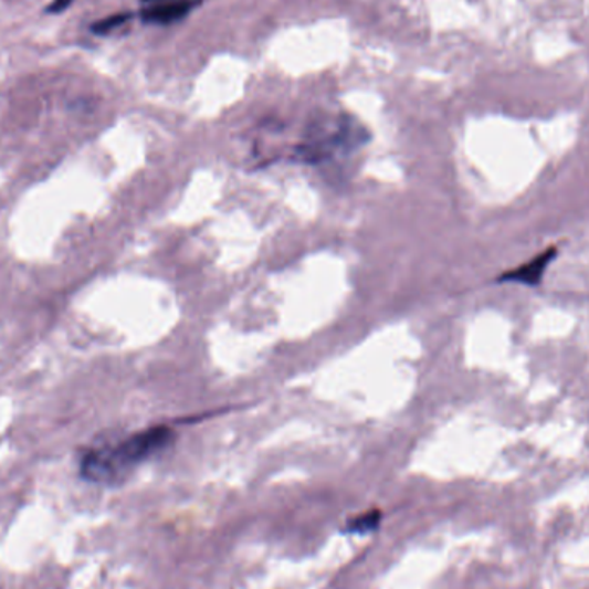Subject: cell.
I'll list each match as a JSON object with an SVG mask.
<instances>
[{"instance_id":"cell-1","label":"cell","mask_w":589,"mask_h":589,"mask_svg":"<svg viewBox=\"0 0 589 589\" xmlns=\"http://www.w3.org/2000/svg\"><path fill=\"white\" fill-rule=\"evenodd\" d=\"M172 438L175 433L168 425H154L149 430L132 434L117 445L91 450L82 456L80 474L88 483H114L132 469L168 449Z\"/></svg>"},{"instance_id":"cell-2","label":"cell","mask_w":589,"mask_h":589,"mask_svg":"<svg viewBox=\"0 0 589 589\" xmlns=\"http://www.w3.org/2000/svg\"><path fill=\"white\" fill-rule=\"evenodd\" d=\"M364 140H366V129L351 122L350 117H344L340 122H336L335 132L314 135L313 140L302 145L298 154L305 162H320L332 157L336 150L359 147Z\"/></svg>"},{"instance_id":"cell-3","label":"cell","mask_w":589,"mask_h":589,"mask_svg":"<svg viewBox=\"0 0 589 589\" xmlns=\"http://www.w3.org/2000/svg\"><path fill=\"white\" fill-rule=\"evenodd\" d=\"M202 0H141L140 18L149 24H171L183 20Z\"/></svg>"},{"instance_id":"cell-4","label":"cell","mask_w":589,"mask_h":589,"mask_svg":"<svg viewBox=\"0 0 589 589\" xmlns=\"http://www.w3.org/2000/svg\"><path fill=\"white\" fill-rule=\"evenodd\" d=\"M557 246H548L545 252L533 257L532 261L526 262L523 266L515 267V270L507 271L496 280L498 283H520V285L538 286L541 285L543 276L547 273V267L550 266L551 261L557 257Z\"/></svg>"},{"instance_id":"cell-5","label":"cell","mask_w":589,"mask_h":589,"mask_svg":"<svg viewBox=\"0 0 589 589\" xmlns=\"http://www.w3.org/2000/svg\"><path fill=\"white\" fill-rule=\"evenodd\" d=\"M379 519H381V514L378 511L367 512L356 519L348 520L347 532L354 533V535H367V533L375 532Z\"/></svg>"},{"instance_id":"cell-6","label":"cell","mask_w":589,"mask_h":589,"mask_svg":"<svg viewBox=\"0 0 589 589\" xmlns=\"http://www.w3.org/2000/svg\"><path fill=\"white\" fill-rule=\"evenodd\" d=\"M129 18H132L129 14H116V17L106 18V20L95 23L92 27V32L98 33V35H107V33L114 32L117 28H122Z\"/></svg>"},{"instance_id":"cell-7","label":"cell","mask_w":589,"mask_h":589,"mask_svg":"<svg viewBox=\"0 0 589 589\" xmlns=\"http://www.w3.org/2000/svg\"><path fill=\"white\" fill-rule=\"evenodd\" d=\"M75 0H54L51 6L48 8L49 14H61V12L66 11Z\"/></svg>"}]
</instances>
